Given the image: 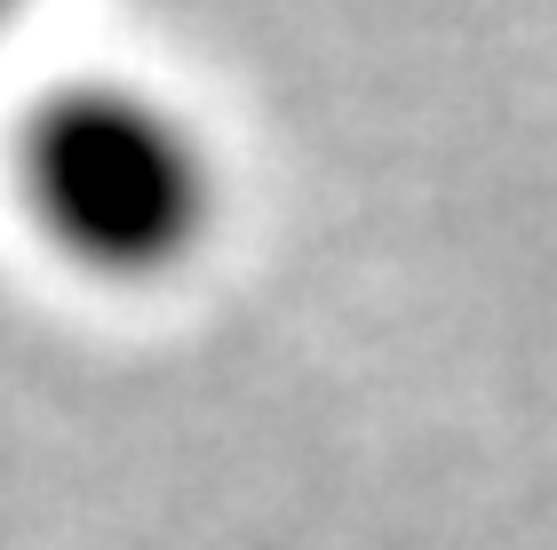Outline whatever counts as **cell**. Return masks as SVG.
Returning <instances> with one entry per match:
<instances>
[{"instance_id": "obj_2", "label": "cell", "mask_w": 557, "mask_h": 550, "mask_svg": "<svg viewBox=\"0 0 557 550\" xmlns=\"http://www.w3.org/2000/svg\"><path fill=\"white\" fill-rule=\"evenodd\" d=\"M16 9H24V0H0V24H9V16H16Z\"/></svg>"}, {"instance_id": "obj_1", "label": "cell", "mask_w": 557, "mask_h": 550, "mask_svg": "<svg viewBox=\"0 0 557 550\" xmlns=\"http://www.w3.org/2000/svg\"><path fill=\"white\" fill-rule=\"evenodd\" d=\"M24 192L48 240L104 280H160L215 232V160L144 88H64L24 136Z\"/></svg>"}]
</instances>
